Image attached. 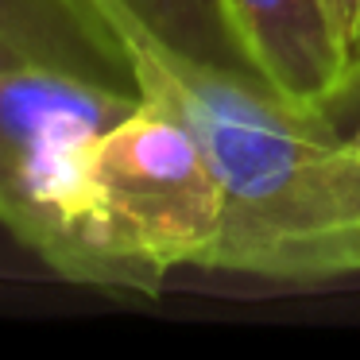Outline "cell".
Masks as SVG:
<instances>
[{
    "mask_svg": "<svg viewBox=\"0 0 360 360\" xmlns=\"http://www.w3.org/2000/svg\"><path fill=\"white\" fill-rule=\"evenodd\" d=\"M326 4V16L337 32L345 58L352 66V78L360 82V0H321Z\"/></svg>",
    "mask_w": 360,
    "mask_h": 360,
    "instance_id": "7",
    "label": "cell"
},
{
    "mask_svg": "<svg viewBox=\"0 0 360 360\" xmlns=\"http://www.w3.org/2000/svg\"><path fill=\"white\" fill-rule=\"evenodd\" d=\"M143 101L190 128L221 182L225 217L205 271L267 283L360 275V155L326 117L290 109L252 74L174 55L117 0H89Z\"/></svg>",
    "mask_w": 360,
    "mask_h": 360,
    "instance_id": "1",
    "label": "cell"
},
{
    "mask_svg": "<svg viewBox=\"0 0 360 360\" xmlns=\"http://www.w3.org/2000/svg\"><path fill=\"white\" fill-rule=\"evenodd\" d=\"M252 74L290 109L326 117L352 86V66L321 0H221Z\"/></svg>",
    "mask_w": 360,
    "mask_h": 360,
    "instance_id": "4",
    "label": "cell"
},
{
    "mask_svg": "<svg viewBox=\"0 0 360 360\" xmlns=\"http://www.w3.org/2000/svg\"><path fill=\"white\" fill-rule=\"evenodd\" d=\"M140 101L51 66L0 70V225L70 283L136 290L97 233L89 155Z\"/></svg>",
    "mask_w": 360,
    "mask_h": 360,
    "instance_id": "2",
    "label": "cell"
},
{
    "mask_svg": "<svg viewBox=\"0 0 360 360\" xmlns=\"http://www.w3.org/2000/svg\"><path fill=\"white\" fill-rule=\"evenodd\" d=\"M94 221L136 295H159L167 271L205 267L221 236L225 198L205 151L182 120L140 101L94 143Z\"/></svg>",
    "mask_w": 360,
    "mask_h": 360,
    "instance_id": "3",
    "label": "cell"
},
{
    "mask_svg": "<svg viewBox=\"0 0 360 360\" xmlns=\"http://www.w3.org/2000/svg\"><path fill=\"white\" fill-rule=\"evenodd\" d=\"M0 35L32 66L140 94L124 51L89 0H0Z\"/></svg>",
    "mask_w": 360,
    "mask_h": 360,
    "instance_id": "5",
    "label": "cell"
},
{
    "mask_svg": "<svg viewBox=\"0 0 360 360\" xmlns=\"http://www.w3.org/2000/svg\"><path fill=\"white\" fill-rule=\"evenodd\" d=\"M16 66H32V63H27V58L20 55V51L12 47V43L4 39V35H0V70H16Z\"/></svg>",
    "mask_w": 360,
    "mask_h": 360,
    "instance_id": "8",
    "label": "cell"
},
{
    "mask_svg": "<svg viewBox=\"0 0 360 360\" xmlns=\"http://www.w3.org/2000/svg\"><path fill=\"white\" fill-rule=\"evenodd\" d=\"M349 143H352V151H356V155H360V124H356V132L349 136Z\"/></svg>",
    "mask_w": 360,
    "mask_h": 360,
    "instance_id": "9",
    "label": "cell"
},
{
    "mask_svg": "<svg viewBox=\"0 0 360 360\" xmlns=\"http://www.w3.org/2000/svg\"><path fill=\"white\" fill-rule=\"evenodd\" d=\"M117 4L174 55L217 70L252 74L221 0H117Z\"/></svg>",
    "mask_w": 360,
    "mask_h": 360,
    "instance_id": "6",
    "label": "cell"
}]
</instances>
